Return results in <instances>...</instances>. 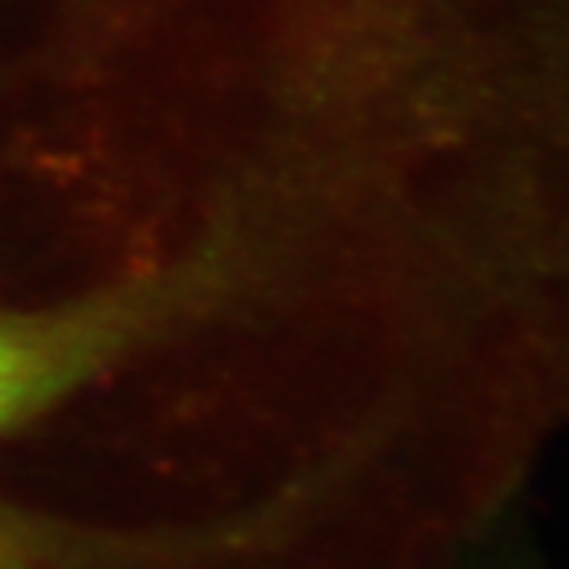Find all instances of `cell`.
I'll use <instances>...</instances> for the list:
<instances>
[{
    "mask_svg": "<svg viewBox=\"0 0 569 569\" xmlns=\"http://www.w3.org/2000/svg\"><path fill=\"white\" fill-rule=\"evenodd\" d=\"M61 365L58 348L48 339L0 320V427L51 389Z\"/></svg>",
    "mask_w": 569,
    "mask_h": 569,
    "instance_id": "1",
    "label": "cell"
}]
</instances>
